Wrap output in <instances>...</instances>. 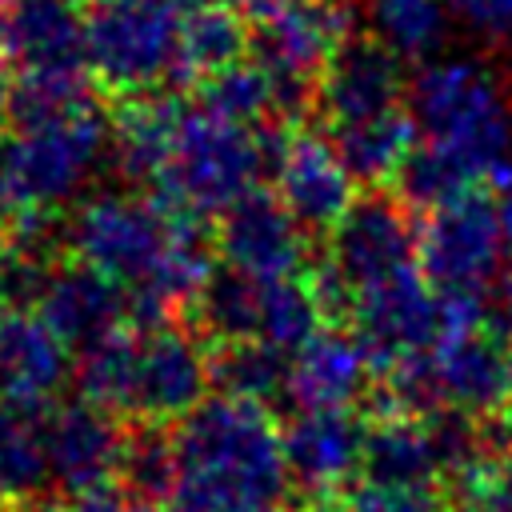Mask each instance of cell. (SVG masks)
<instances>
[{
	"label": "cell",
	"mask_w": 512,
	"mask_h": 512,
	"mask_svg": "<svg viewBox=\"0 0 512 512\" xmlns=\"http://www.w3.org/2000/svg\"><path fill=\"white\" fill-rule=\"evenodd\" d=\"M420 264V228L408 204L364 196L328 236L324 264L312 268V292L324 316H348V304L360 288L380 284L404 268Z\"/></svg>",
	"instance_id": "8992f818"
},
{
	"label": "cell",
	"mask_w": 512,
	"mask_h": 512,
	"mask_svg": "<svg viewBox=\"0 0 512 512\" xmlns=\"http://www.w3.org/2000/svg\"><path fill=\"white\" fill-rule=\"evenodd\" d=\"M128 432H120L116 416L92 400H68L48 408V468L52 488L80 500L112 488L124 468Z\"/></svg>",
	"instance_id": "4fadbf2b"
},
{
	"label": "cell",
	"mask_w": 512,
	"mask_h": 512,
	"mask_svg": "<svg viewBox=\"0 0 512 512\" xmlns=\"http://www.w3.org/2000/svg\"><path fill=\"white\" fill-rule=\"evenodd\" d=\"M452 484L460 512H512V456L480 460Z\"/></svg>",
	"instance_id": "f546056e"
},
{
	"label": "cell",
	"mask_w": 512,
	"mask_h": 512,
	"mask_svg": "<svg viewBox=\"0 0 512 512\" xmlns=\"http://www.w3.org/2000/svg\"><path fill=\"white\" fill-rule=\"evenodd\" d=\"M8 208H12V192H8V184L0 176V212H8Z\"/></svg>",
	"instance_id": "8d00e7d4"
},
{
	"label": "cell",
	"mask_w": 512,
	"mask_h": 512,
	"mask_svg": "<svg viewBox=\"0 0 512 512\" xmlns=\"http://www.w3.org/2000/svg\"><path fill=\"white\" fill-rule=\"evenodd\" d=\"M4 272H8V236H0V292H4Z\"/></svg>",
	"instance_id": "d590c367"
},
{
	"label": "cell",
	"mask_w": 512,
	"mask_h": 512,
	"mask_svg": "<svg viewBox=\"0 0 512 512\" xmlns=\"http://www.w3.org/2000/svg\"><path fill=\"white\" fill-rule=\"evenodd\" d=\"M512 264V228L484 184L428 212L420 228V268L440 292L488 296Z\"/></svg>",
	"instance_id": "ba28073f"
},
{
	"label": "cell",
	"mask_w": 512,
	"mask_h": 512,
	"mask_svg": "<svg viewBox=\"0 0 512 512\" xmlns=\"http://www.w3.org/2000/svg\"><path fill=\"white\" fill-rule=\"evenodd\" d=\"M376 36L400 56H424L448 28V0H364Z\"/></svg>",
	"instance_id": "83f0119b"
},
{
	"label": "cell",
	"mask_w": 512,
	"mask_h": 512,
	"mask_svg": "<svg viewBox=\"0 0 512 512\" xmlns=\"http://www.w3.org/2000/svg\"><path fill=\"white\" fill-rule=\"evenodd\" d=\"M8 120H12V92H8L4 80H0V132L8 128Z\"/></svg>",
	"instance_id": "836d02e7"
},
{
	"label": "cell",
	"mask_w": 512,
	"mask_h": 512,
	"mask_svg": "<svg viewBox=\"0 0 512 512\" xmlns=\"http://www.w3.org/2000/svg\"><path fill=\"white\" fill-rule=\"evenodd\" d=\"M76 260L128 292L132 324H160L172 304H192L212 276L200 216L156 192H96L64 224Z\"/></svg>",
	"instance_id": "6da1fadb"
},
{
	"label": "cell",
	"mask_w": 512,
	"mask_h": 512,
	"mask_svg": "<svg viewBox=\"0 0 512 512\" xmlns=\"http://www.w3.org/2000/svg\"><path fill=\"white\" fill-rule=\"evenodd\" d=\"M368 428L348 408H296L280 428L284 464L296 488L324 500L364 468Z\"/></svg>",
	"instance_id": "2e32d148"
},
{
	"label": "cell",
	"mask_w": 512,
	"mask_h": 512,
	"mask_svg": "<svg viewBox=\"0 0 512 512\" xmlns=\"http://www.w3.org/2000/svg\"><path fill=\"white\" fill-rule=\"evenodd\" d=\"M88 24V72L124 96L156 92L180 72V24L184 12L168 0H92Z\"/></svg>",
	"instance_id": "52a82bcc"
},
{
	"label": "cell",
	"mask_w": 512,
	"mask_h": 512,
	"mask_svg": "<svg viewBox=\"0 0 512 512\" xmlns=\"http://www.w3.org/2000/svg\"><path fill=\"white\" fill-rule=\"evenodd\" d=\"M352 512H444L436 484H392V480H356L348 492Z\"/></svg>",
	"instance_id": "4dcf8cb0"
},
{
	"label": "cell",
	"mask_w": 512,
	"mask_h": 512,
	"mask_svg": "<svg viewBox=\"0 0 512 512\" xmlns=\"http://www.w3.org/2000/svg\"><path fill=\"white\" fill-rule=\"evenodd\" d=\"M212 384L228 396L268 404L276 396H288V356L260 340L220 344V352L212 356Z\"/></svg>",
	"instance_id": "4316f807"
},
{
	"label": "cell",
	"mask_w": 512,
	"mask_h": 512,
	"mask_svg": "<svg viewBox=\"0 0 512 512\" xmlns=\"http://www.w3.org/2000/svg\"><path fill=\"white\" fill-rule=\"evenodd\" d=\"M168 4H176L180 12H188V8H200V4H212V0H168Z\"/></svg>",
	"instance_id": "74e56055"
},
{
	"label": "cell",
	"mask_w": 512,
	"mask_h": 512,
	"mask_svg": "<svg viewBox=\"0 0 512 512\" xmlns=\"http://www.w3.org/2000/svg\"><path fill=\"white\" fill-rule=\"evenodd\" d=\"M308 512H352V508H348V504H336L332 496H324V500H312Z\"/></svg>",
	"instance_id": "e575fe53"
},
{
	"label": "cell",
	"mask_w": 512,
	"mask_h": 512,
	"mask_svg": "<svg viewBox=\"0 0 512 512\" xmlns=\"http://www.w3.org/2000/svg\"><path fill=\"white\" fill-rule=\"evenodd\" d=\"M68 344L44 324L40 312H0V396L20 404H52L72 364Z\"/></svg>",
	"instance_id": "d6986e66"
},
{
	"label": "cell",
	"mask_w": 512,
	"mask_h": 512,
	"mask_svg": "<svg viewBox=\"0 0 512 512\" xmlns=\"http://www.w3.org/2000/svg\"><path fill=\"white\" fill-rule=\"evenodd\" d=\"M428 364L444 408L492 416L508 404V348L488 328L444 336L428 352Z\"/></svg>",
	"instance_id": "ac0fdd59"
},
{
	"label": "cell",
	"mask_w": 512,
	"mask_h": 512,
	"mask_svg": "<svg viewBox=\"0 0 512 512\" xmlns=\"http://www.w3.org/2000/svg\"><path fill=\"white\" fill-rule=\"evenodd\" d=\"M212 384L204 344L172 324H132L128 348V412L144 424L184 420Z\"/></svg>",
	"instance_id": "9c48e42d"
},
{
	"label": "cell",
	"mask_w": 512,
	"mask_h": 512,
	"mask_svg": "<svg viewBox=\"0 0 512 512\" xmlns=\"http://www.w3.org/2000/svg\"><path fill=\"white\" fill-rule=\"evenodd\" d=\"M64 512H160L156 500L140 496V492H120V488H104V492H92V496H80L72 500Z\"/></svg>",
	"instance_id": "d6a6232c"
},
{
	"label": "cell",
	"mask_w": 512,
	"mask_h": 512,
	"mask_svg": "<svg viewBox=\"0 0 512 512\" xmlns=\"http://www.w3.org/2000/svg\"><path fill=\"white\" fill-rule=\"evenodd\" d=\"M316 108L324 128L408 108L400 52L380 36H348L316 80Z\"/></svg>",
	"instance_id": "7c38bea8"
},
{
	"label": "cell",
	"mask_w": 512,
	"mask_h": 512,
	"mask_svg": "<svg viewBox=\"0 0 512 512\" xmlns=\"http://www.w3.org/2000/svg\"><path fill=\"white\" fill-rule=\"evenodd\" d=\"M364 480L392 484H436L440 460L424 416H380L364 440Z\"/></svg>",
	"instance_id": "cb8c5ba5"
},
{
	"label": "cell",
	"mask_w": 512,
	"mask_h": 512,
	"mask_svg": "<svg viewBox=\"0 0 512 512\" xmlns=\"http://www.w3.org/2000/svg\"><path fill=\"white\" fill-rule=\"evenodd\" d=\"M508 272H512V264H508Z\"/></svg>",
	"instance_id": "60d3db41"
},
{
	"label": "cell",
	"mask_w": 512,
	"mask_h": 512,
	"mask_svg": "<svg viewBox=\"0 0 512 512\" xmlns=\"http://www.w3.org/2000/svg\"><path fill=\"white\" fill-rule=\"evenodd\" d=\"M272 176L280 204L296 216L304 232H320V228L332 232L344 220V212L356 204V180L328 144V136H312V132L280 136Z\"/></svg>",
	"instance_id": "9a60e30c"
},
{
	"label": "cell",
	"mask_w": 512,
	"mask_h": 512,
	"mask_svg": "<svg viewBox=\"0 0 512 512\" xmlns=\"http://www.w3.org/2000/svg\"><path fill=\"white\" fill-rule=\"evenodd\" d=\"M204 332L220 344L256 340L260 336V308H264V280H252L236 268H212L208 284L192 300Z\"/></svg>",
	"instance_id": "484cf974"
},
{
	"label": "cell",
	"mask_w": 512,
	"mask_h": 512,
	"mask_svg": "<svg viewBox=\"0 0 512 512\" xmlns=\"http://www.w3.org/2000/svg\"><path fill=\"white\" fill-rule=\"evenodd\" d=\"M248 36H252V24L244 20V12L236 4L212 0V4L188 8L184 24H180V72H176V80L200 84L204 76L236 64L240 52L248 48Z\"/></svg>",
	"instance_id": "d4e9b609"
},
{
	"label": "cell",
	"mask_w": 512,
	"mask_h": 512,
	"mask_svg": "<svg viewBox=\"0 0 512 512\" xmlns=\"http://www.w3.org/2000/svg\"><path fill=\"white\" fill-rule=\"evenodd\" d=\"M0 64L16 80H88V24L72 0H4Z\"/></svg>",
	"instance_id": "8fae6325"
},
{
	"label": "cell",
	"mask_w": 512,
	"mask_h": 512,
	"mask_svg": "<svg viewBox=\"0 0 512 512\" xmlns=\"http://www.w3.org/2000/svg\"><path fill=\"white\" fill-rule=\"evenodd\" d=\"M36 312L76 352H88L92 344H100L112 332L132 324L128 292L84 260L56 264L48 272V280L36 296Z\"/></svg>",
	"instance_id": "e0dca14e"
},
{
	"label": "cell",
	"mask_w": 512,
	"mask_h": 512,
	"mask_svg": "<svg viewBox=\"0 0 512 512\" xmlns=\"http://www.w3.org/2000/svg\"><path fill=\"white\" fill-rule=\"evenodd\" d=\"M448 8L476 32L512 36V0H448Z\"/></svg>",
	"instance_id": "1f68e13d"
},
{
	"label": "cell",
	"mask_w": 512,
	"mask_h": 512,
	"mask_svg": "<svg viewBox=\"0 0 512 512\" xmlns=\"http://www.w3.org/2000/svg\"><path fill=\"white\" fill-rule=\"evenodd\" d=\"M504 348H508V404H512V340Z\"/></svg>",
	"instance_id": "f35d334b"
},
{
	"label": "cell",
	"mask_w": 512,
	"mask_h": 512,
	"mask_svg": "<svg viewBox=\"0 0 512 512\" xmlns=\"http://www.w3.org/2000/svg\"><path fill=\"white\" fill-rule=\"evenodd\" d=\"M48 408L0 396V500H32L52 488Z\"/></svg>",
	"instance_id": "603a6c76"
},
{
	"label": "cell",
	"mask_w": 512,
	"mask_h": 512,
	"mask_svg": "<svg viewBox=\"0 0 512 512\" xmlns=\"http://www.w3.org/2000/svg\"><path fill=\"white\" fill-rule=\"evenodd\" d=\"M184 116V100L156 88V92H140V96H124L116 120H112V160L124 176H132L136 184L152 188L164 156L172 148L176 124Z\"/></svg>",
	"instance_id": "44dd1931"
},
{
	"label": "cell",
	"mask_w": 512,
	"mask_h": 512,
	"mask_svg": "<svg viewBox=\"0 0 512 512\" xmlns=\"http://www.w3.org/2000/svg\"><path fill=\"white\" fill-rule=\"evenodd\" d=\"M372 356L352 332H316L288 356V400L296 408H352L372 384Z\"/></svg>",
	"instance_id": "ffe728a7"
},
{
	"label": "cell",
	"mask_w": 512,
	"mask_h": 512,
	"mask_svg": "<svg viewBox=\"0 0 512 512\" xmlns=\"http://www.w3.org/2000/svg\"><path fill=\"white\" fill-rule=\"evenodd\" d=\"M216 248L228 268L252 280H288L308 272V244L276 192H248L220 216Z\"/></svg>",
	"instance_id": "5bb4252c"
},
{
	"label": "cell",
	"mask_w": 512,
	"mask_h": 512,
	"mask_svg": "<svg viewBox=\"0 0 512 512\" xmlns=\"http://www.w3.org/2000/svg\"><path fill=\"white\" fill-rule=\"evenodd\" d=\"M352 16L344 0H284L260 20H252V60L268 68L284 88L316 96V80L324 76L336 48L352 36Z\"/></svg>",
	"instance_id": "30bf717a"
},
{
	"label": "cell",
	"mask_w": 512,
	"mask_h": 512,
	"mask_svg": "<svg viewBox=\"0 0 512 512\" xmlns=\"http://www.w3.org/2000/svg\"><path fill=\"white\" fill-rule=\"evenodd\" d=\"M324 136H328V144L336 148V156L344 160V168L352 172L356 184L396 180L408 152L420 140L416 120H412L408 108L368 116V120H352V124H336V128H324Z\"/></svg>",
	"instance_id": "7402d4cb"
},
{
	"label": "cell",
	"mask_w": 512,
	"mask_h": 512,
	"mask_svg": "<svg viewBox=\"0 0 512 512\" xmlns=\"http://www.w3.org/2000/svg\"><path fill=\"white\" fill-rule=\"evenodd\" d=\"M120 480L132 492L164 504V496L172 488V436H164L160 424H144V428L128 432Z\"/></svg>",
	"instance_id": "f1b7e54d"
},
{
	"label": "cell",
	"mask_w": 512,
	"mask_h": 512,
	"mask_svg": "<svg viewBox=\"0 0 512 512\" xmlns=\"http://www.w3.org/2000/svg\"><path fill=\"white\" fill-rule=\"evenodd\" d=\"M292 476L268 404L204 396L172 432L164 512H284Z\"/></svg>",
	"instance_id": "7a4b0ae2"
},
{
	"label": "cell",
	"mask_w": 512,
	"mask_h": 512,
	"mask_svg": "<svg viewBox=\"0 0 512 512\" xmlns=\"http://www.w3.org/2000/svg\"><path fill=\"white\" fill-rule=\"evenodd\" d=\"M508 48H512V36H508Z\"/></svg>",
	"instance_id": "ab89813d"
},
{
	"label": "cell",
	"mask_w": 512,
	"mask_h": 512,
	"mask_svg": "<svg viewBox=\"0 0 512 512\" xmlns=\"http://www.w3.org/2000/svg\"><path fill=\"white\" fill-rule=\"evenodd\" d=\"M112 152V120L88 80H20L0 144V176L16 212H56L84 192Z\"/></svg>",
	"instance_id": "3957f363"
},
{
	"label": "cell",
	"mask_w": 512,
	"mask_h": 512,
	"mask_svg": "<svg viewBox=\"0 0 512 512\" xmlns=\"http://www.w3.org/2000/svg\"><path fill=\"white\" fill-rule=\"evenodd\" d=\"M416 132L464 172L484 180L512 148V100L500 76L476 56H436L408 80Z\"/></svg>",
	"instance_id": "277c9868"
},
{
	"label": "cell",
	"mask_w": 512,
	"mask_h": 512,
	"mask_svg": "<svg viewBox=\"0 0 512 512\" xmlns=\"http://www.w3.org/2000/svg\"><path fill=\"white\" fill-rule=\"evenodd\" d=\"M276 148L280 136L268 128H252L200 104H184L164 168L148 192L192 216H224L236 200L256 192V180L272 168Z\"/></svg>",
	"instance_id": "5b68a950"
}]
</instances>
